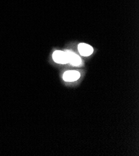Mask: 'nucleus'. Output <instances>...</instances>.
<instances>
[{
	"instance_id": "nucleus-4",
	"label": "nucleus",
	"mask_w": 139,
	"mask_h": 156,
	"mask_svg": "<svg viewBox=\"0 0 139 156\" xmlns=\"http://www.w3.org/2000/svg\"><path fill=\"white\" fill-rule=\"evenodd\" d=\"M66 53L68 57L69 63H70L71 65L78 66L81 64V58L79 55L69 51H67Z\"/></svg>"
},
{
	"instance_id": "nucleus-1",
	"label": "nucleus",
	"mask_w": 139,
	"mask_h": 156,
	"mask_svg": "<svg viewBox=\"0 0 139 156\" xmlns=\"http://www.w3.org/2000/svg\"><path fill=\"white\" fill-rule=\"evenodd\" d=\"M53 58L56 63L65 64L69 63L68 57L66 52L56 51L53 54Z\"/></svg>"
},
{
	"instance_id": "nucleus-2",
	"label": "nucleus",
	"mask_w": 139,
	"mask_h": 156,
	"mask_svg": "<svg viewBox=\"0 0 139 156\" xmlns=\"http://www.w3.org/2000/svg\"><path fill=\"white\" fill-rule=\"evenodd\" d=\"M81 74L75 70H69L66 72L63 75V79L66 82H74L80 78Z\"/></svg>"
},
{
	"instance_id": "nucleus-3",
	"label": "nucleus",
	"mask_w": 139,
	"mask_h": 156,
	"mask_svg": "<svg viewBox=\"0 0 139 156\" xmlns=\"http://www.w3.org/2000/svg\"><path fill=\"white\" fill-rule=\"evenodd\" d=\"M78 50L81 55L83 56H89L93 53V48L89 44L81 43L78 45Z\"/></svg>"
}]
</instances>
